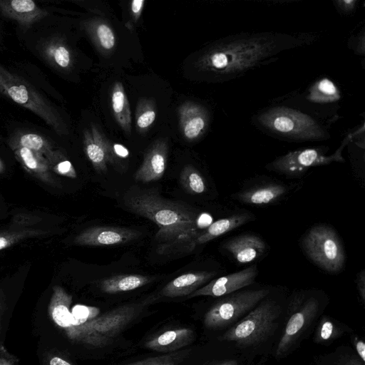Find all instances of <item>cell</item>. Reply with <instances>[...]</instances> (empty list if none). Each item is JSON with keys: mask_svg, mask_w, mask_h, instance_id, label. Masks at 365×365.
I'll list each match as a JSON object with an SVG mask.
<instances>
[{"mask_svg": "<svg viewBox=\"0 0 365 365\" xmlns=\"http://www.w3.org/2000/svg\"><path fill=\"white\" fill-rule=\"evenodd\" d=\"M132 213L153 221L158 227L157 252L170 255L190 252L202 230L198 212L188 205L167 200L152 190H130L123 196Z\"/></svg>", "mask_w": 365, "mask_h": 365, "instance_id": "cell-1", "label": "cell"}, {"mask_svg": "<svg viewBox=\"0 0 365 365\" xmlns=\"http://www.w3.org/2000/svg\"><path fill=\"white\" fill-rule=\"evenodd\" d=\"M297 38L273 33L246 34L223 39L199 58L197 68L225 78H234L290 47Z\"/></svg>", "mask_w": 365, "mask_h": 365, "instance_id": "cell-2", "label": "cell"}, {"mask_svg": "<svg viewBox=\"0 0 365 365\" xmlns=\"http://www.w3.org/2000/svg\"><path fill=\"white\" fill-rule=\"evenodd\" d=\"M149 300L125 304L100 314L76 327L68 339L92 347H103L138 317Z\"/></svg>", "mask_w": 365, "mask_h": 365, "instance_id": "cell-3", "label": "cell"}, {"mask_svg": "<svg viewBox=\"0 0 365 365\" xmlns=\"http://www.w3.org/2000/svg\"><path fill=\"white\" fill-rule=\"evenodd\" d=\"M0 93L38 115L58 134H68L66 123L52 104L24 78L1 64Z\"/></svg>", "mask_w": 365, "mask_h": 365, "instance_id": "cell-4", "label": "cell"}, {"mask_svg": "<svg viewBox=\"0 0 365 365\" xmlns=\"http://www.w3.org/2000/svg\"><path fill=\"white\" fill-rule=\"evenodd\" d=\"M257 121L266 130L293 140H319L327 136L324 127L311 115L285 106L263 111Z\"/></svg>", "mask_w": 365, "mask_h": 365, "instance_id": "cell-5", "label": "cell"}, {"mask_svg": "<svg viewBox=\"0 0 365 365\" xmlns=\"http://www.w3.org/2000/svg\"><path fill=\"white\" fill-rule=\"evenodd\" d=\"M279 314V307L274 302L263 301L230 328L221 339L234 341L240 346L257 345L265 340L275 328Z\"/></svg>", "mask_w": 365, "mask_h": 365, "instance_id": "cell-6", "label": "cell"}, {"mask_svg": "<svg viewBox=\"0 0 365 365\" xmlns=\"http://www.w3.org/2000/svg\"><path fill=\"white\" fill-rule=\"evenodd\" d=\"M303 245L308 257L324 270L336 273L341 269L345 254L341 242L330 227L319 225L306 234Z\"/></svg>", "mask_w": 365, "mask_h": 365, "instance_id": "cell-7", "label": "cell"}, {"mask_svg": "<svg viewBox=\"0 0 365 365\" xmlns=\"http://www.w3.org/2000/svg\"><path fill=\"white\" fill-rule=\"evenodd\" d=\"M268 289L235 292L214 304L206 312L204 324L209 329L225 327L252 310L268 294Z\"/></svg>", "mask_w": 365, "mask_h": 365, "instance_id": "cell-8", "label": "cell"}, {"mask_svg": "<svg viewBox=\"0 0 365 365\" xmlns=\"http://www.w3.org/2000/svg\"><path fill=\"white\" fill-rule=\"evenodd\" d=\"M350 140V136L346 138L337 150L330 155H325L319 148L297 150L277 158L267 165V168L284 175H297L312 167L344 162L342 150Z\"/></svg>", "mask_w": 365, "mask_h": 365, "instance_id": "cell-9", "label": "cell"}, {"mask_svg": "<svg viewBox=\"0 0 365 365\" xmlns=\"http://www.w3.org/2000/svg\"><path fill=\"white\" fill-rule=\"evenodd\" d=\"M319 311V302L314 297L299 304L290 316L278 344L276 357L284 356L312 323Z\"/></svg>", "mask_w": 365, "mask_h": 365, "instance_id": "cell-10", "label": "cell"}, {"mask_svg": "<svg viewBox=\"0 0 365 365\" xmlns=\"http://www.w3.org/2000/svg\"><path fill=\"white\" fill-rule=\"evenodd\" d=\"M138 230L120 227L94 226L86 229L74 239V244L82 246H109L130 242L138 239Z\"/></svg>", "mask_w": 365, "mask_h": 365, "instance_id": "cell-11", "label": "cell"}, {"mask_svg": "<svg viewBox=\"0 0 365 365\" xmlns=\"http://www.w3.org/2000/svg\"><path fill=\"white\" fill-rule=\"evenodd\" d=\"M257 274V267L254 264L239 272L215 279L187 297L188 298L199 296L217 297L227 295L252 284Z\"/></svg>", "mask_w": 365, "mask_h": 365, "instance_id": "cell-12", "label": "cell"}, {"mask_svg": "<svg viewBox=\"0 0 365 365\" xmlns=\"http://www.w3.org/2000/svg\"><path fill=\"white\" fill-rule=\"evenodd\" d=\"M83 143L85 154L97 173H105L108 164L115 163L111 142L95 125L84 130Z\"/></svg>", "mask_w": 365, "mask_h": 365, "instance_id": "cell-13", "label": "cell"}, {"mask_svg": "<svg viewBox=\"0 0 365 365\" xmlns=\"http://www.w3.org/2000/svg\"><path fill=\"white\" fill-rule=\"evenodd\" d=\"M168 155V143L154 142L146 150L143 163L134 175L136 181L150 182L160 179L165 171Z\"/></svg>", "mask_w": 365, "mask_h": 365, "instance_id": "cell-14", "label": "cell"}, {"mask_svg": "<svg viewBox=\"0 0 365 365\" xmlns=\"http://www.w3.org/2000/svg\"><path fill=\"white\" fill-rule=\"evenodd\" d=\"M195 338L190 327H179L158 331L143 343L145 349L157 352L170 353L181 350L190 344Z\"/></svg>", "mask_w": 365, "mask_h": 365, "instance_id": "cell-15", "label": "cell"}, {"mask_svg": "<svg viewBox=\"0 0 365 365\" xmlns=\"http://www.w3.org/2000/svg\"><path fill=\"white\" fill-rule=\"evenodd\" d=\"M178 113L180 128L185 139L192 141L205 133L209 123V114L205 107L186 101L180 106Z\"/></svg>", "mask_w": 365, "mask_h": 365, "instance_id": "cell-16", "label": "cell"}, {"mask_svg": "<svg viewBox=\"0 0 365 365\" xmlns=\"http://www.w3.org/2000/svg\"><path fill=\"white\" fill-rule=\"evenodd\" d=\"M0 11L5 17L16 21L24 29L48 15L32 0H0Z\"/></svg>", "mask_w": 365, "mask_h": 365, "instance_id": "cell-17", "label": "cell"}, {"mask_svg": "<svg viewBox=\"0 0 365 365\" xmlns=\"http://www.w3.org/2000/svg\"><path fill=\"white\" fill-rule=\"evenodd\" d=\"M224 248L240 264H247L263 255L266 250L264 241L256 235H244L227 241Z\"/></svg>", "mask_w": 365, "mask_h": 365, "instance_id": "cell-18", "label": "cell"}, {"mask_svg": "<svg viewBox=\"0 0 365 365\" xmlns=\"http://www.w3.org/2000/svg\"><path fill=\"white\" fill-rule=\"evenodd\" d=\"M215 275L212 272H197L183 274L170 282L162 289L161 295L166 297L189 296L200 288Z\"/></svg>", "mask_w": 365, "mask_h": 365, "instance_id": "cell-19", "label": "cell"}, {"mask_svg": "<svg viewBox=\"0 0 365 365\" xmlns=\"http://www.w3.org/2000/svg\"><path fill=\"white\" fill-rule=\"evenodd\" d=\"M39 51L46 61L56 69L68 71L73 65L72 51L59 37H51L42 41Z\"/></svg>", "mask_w": 365, "mask_h": 365, "instance_id": "cell-20", "label": "cell"}, {"mask_svg": "<svg viewBox=\"0 0 365 365\" xmlns=\"http://www.w3.org/2000/svg\"><path fill=\"white\" fill-rule=\"evenodd\" d=\"M11 150L27 173L44 182L55 183L47 160L42 154L25 148H14Z\"/></svg>", "mask_w": 365, "mask_h": 365, "instance_id": "cell-21", "label": "cell"}, {"mask_svg": "<svg viewBox=\"0 0 365 365\" xmlns=\"http://www.w3.org/2000/svg\"><path fill=\"white\" fill-rule=\"evenodd\" d=\"M286 192L287 188L283 185L271 183L240 192L235 197L243 203L263 205L278 200Z\"/></svg>", "mask_w": 365, "mask_h": 365, "instance_id": "cell-22", "label": "cell"}, {"mask_svg": "<svg viewBox=\"0 0 365 365\" xmlns=\"http://www.w3.org/2000/svg\"><path fill=\"white\" fill-rule=\"evenodd\" d=\"M251 218L252 215L248 213H238L212 222L196 238L195 247L206 243L246 224L251 220Z\"/></svg>", "mask_w": 365, "mask_h": 365, "instance_id": "cell-23", "label": "cell"}, {"mask_svg": "<svg viewBox=\"0 0 365 365\" xmlns=\"http://www.w3.org/2000/svg\"><path fill=\"white\" fill-rule=\"evenodd\" d=\"M153 277L142 274H118L103 279L100 283L101 290L106 294H117L136 289L153 280Z\"/></svg>", "mask_w": 365, "mask_h": 365, "instance_id": "cell-24", "label": "cell"}, {"mask_svg": "<svg viewBox=\"0 0 365 365\" xmlns=\"http://www.w3.org/2000/svg\"><path fill=\"white\" fill-rule=\"evenodd\" d=\"M110 101L113 115L117 123L127 135H130L132 123L131 111L124 86L120 82L118 81L113 84Z\"/></svg>", "mask_w": 365, "mask_h": 365, "instance_id": "cell-25", "label": "cell"}, {"mask_svg": "<svg viewBox=\"0 0 365 365\" xmlns=\"http://www.w3.org/2000/svg\"><path fill=\"white\" fill-rule=\"evenodd\" d=\"M9 145L14 148H25L42 154L45 158L53 150L47 138L36 133L19 131L9 140Z\"/></svg>", "mask_w": 365, "mask_h": 365, "instance_id": "cell-26", "label": "cell"}, {"mask_svg": "<svg viewBox=\"0 0 365 365\" xmlns=\"http://www.w3.org/2000/svg\"><path fill=\"white\" fill-rule=\"evenodd\" d=\"M86 29L98 48L105 53L110 52L115 46V35L108 24L101 20L90 21Z\"/></svg>", "mask_w": 365, "mask_h": 365, "instance_id": "cell-27", "label": "cell"}, {"mask_svg": "<svg viewBox=\"0 0 365 365\" xmlns=\"http://www.w3.org/2000/svg\"><path fill=\"white\" fill-rule=\"evenodd\" d=\"M340 97L336 85L328 78H323L316 82L309 90L308 98L315 103H330Z\"/></svg>", "mask_w": 365, "mask_h": 365, "instance_id": "cell-28", "label": "cell"}, {"mask_svg": "<svg viewBox=\"0 0 365 365\" xmlns=\"http://www.w3.org/2000/svg\"><path fill=\"white\" fill-rule=\"evenodd\" d=\"M180 181L184 190L192 195L202 194L207 190L203 176L191 165L183 168L180 173Z\"/></svg>", "mask_w": 365, "mask_h": 365, "instance_id": "cell-29", "label": "cell"}, {"mask_svg": "<svg viewBox=\"0 0 365 365\" xmlns=\"http://www.w3.org/2000/svg\"><path fill=\"white\" fill-rule=\"evenodd\" d=\"M157 110L155 103L143 98L138 103L135 111V126L139 133H145L155 120Z\"/></svg>", "mask_w": 365, "mask_h": 365, "instance_id": "cell-30", "label": "cell"}, {"mask_svg": "<svg viewBox=\"0 0 365 365\" xmlns=\"http://www.w3.org/2000/svg\"><path fill=\"white\" fill-rule=\"evenodd\" d=\"M190 352L191 349H184L173 352L163 353V354L149 357L123 365H180L188 357Z\"/></svg>", "mask_w": 365, "mask_h": 365, "instance_id": "cell-31", "label": "cell"}, {"mask_svg": "<svg viewBox=\"0 0 365 365\" xmlns=\"http://www.w3.org/2000/svg\"><path fill=\"white\" fill-rule=\"evenodd\" d=\"M51 171L70 178H76V170L66 155L58 150H53L46 157Z\"/></svg>", "mask_w": 365, "mask_h": 365, "instance_id": "cell-32", "label": "cell"}, {"mask_svg": "<svg viewBox=\"0 0 365 365\" xmlns=\"http://www.w3.org/2000/svg\"><path fill=\"white\" fill-rule=\"evenodd\" d=\"M343 330L327 317L324 316L316 329L314 341L319 344L331 342L342 334Z\"/></svg>", "mask_w": 365, "mask_h": 365, "instance_id": "cell-33", "label": "cell"}, {"mask_svg": "<svg viewBox=\"0 0 365 365\" xmlns=\"http://www.w3.org/2000/svg\"><path fill=\"white\" fill-rule=\"evenodd\" d=\"M71 327L66 333L68 338L73 330L86 323L88 320L99 315L100 309L95 307H90L81 304L75 305L71 310Z\"/></svg>", "mask_w": 365, "mask_h": 365, "instance_id": "cell-34", "label": "cell"}, {"mask_svg": "<svg viewBox=\"0 0 365 365\" xmlns=\"http://www.w3.org/2000/svg\"><path fill=\"white\" fill-rule=\"evenodd\" d=\"M41 233L39 230H32L0 233V250L12 246L24 238L39 235Z\"/></svg>", "mask_w": 365, "mask_h": 365, "instance_id": "cell-35", "label": "cell"}, {"mask_svg": "<svg viewBox=\"0 0 365 365\" xmlns=\"http://www.w3.org/2000/svg\"><path fill=\"white\" fill-rule=\"evenodd\" d=\"M40 218L29 214H18L12 219L14 227H23L35 224L40 221Z\"/></svg>", "mask_w": 365, "mask_h": 365, "instance_id": "cell-36", "label": "cell"}, {"mask_svg": "<svg viewBox=\"0 0 365 365\" xmlns=\"http://www.w3.org/2000/svg\"><path fill=\"white\" fill-rule=\"evenodd\" d=\"M111 149L115 163L118 158H127L129 156V150L121 144L111 143Z\"/></svg>", "mask_w": 365, "mask_h": 365, "instance_id": "cell-37", "label": "cell"}, {"mask_svg": "<svg viewBox=\"0 0 365 365\" xmlns=\"http://www.w3.org/2000/svg\"><path fill=\"white\" fill-rule=\"evenodd\" d=\"M145 1L144 0H133L130 4V11L133 16V18L137 21L142 13L143 9L144 7Z\"/></svg>", "mask_w": 365, "mask_h": 365, "instance_id": "cell-38", "label": "cell"}, {"mask_svg": "<svg viewBox=\"0 0 365 365\" xmlns=\"http://www.w3.org/2000/svg\"><path fill=\"white\" fill-rule=\"evenodd\" d=\"M357 289L359 292V297L364 304L365 302V274L364 271L362 270L359 276L357 277L356 280Z\"/></svg>", "mask_w": 365, "mask_h": 365, "instance_id": "cell-39", "label": "cell"}, {"mask_svg": "<svg viewBox=\"0 0 365 365\" xmlns=\"http://www.w3.org/2000/svg\"><path fill=\"white\" fill-rule=\"evenodd\" d=\"M356 1H337L336 4L339 9L344 13L353 11L356 7Z\"/></svg>", "mask_w": 365, "mask_h": 365, "instance_id": "cell-40", "label": "cell"}, {"mask_svg": "<svg viewBox=\"0 0 365 365\" xmlns=\"http://www.w3.org/2000/svg\"><path fill=\"white\" fill-rule=\"evenodd\" d=\"M354 344L356 351L360 358V359L364 363L365 361V343L363 340L355 338Z\"/></svg>", "mask_w": 365, "mask_h": 365, "instance_id": "cell-41", "label": "cell"}, {"mask_svg": "<svg viewBox=\"0 0 365 365\" xmlns=\"http://www.w3.org/2000/svg\"><path fill=\"white\" fill-rule=\"evenodd\" d=\"M47 365H73L67 359L59 356H53L49 358Z\"/></svg>", "mask_w": 365, "mask_h": 365, "instance_id": "cell-42", "label": "cell"}, {"mask_svg": "<svg viewBox=\"0 0 365 365\" xmlns=\"http://www.w3.org/2000/svg\"><path fill=\"white\" fill-rule=\"evenodd\" d=\"M343 365H364V363L355 357L354 359L346 361Z\"/></svg>", "mask_w": 365, "mask_h": 365, "instance_id": "cell-43", "label": "cell"}, {"mask_svg": "<svg viewBox=\"0 0 365 365\" xmlns=\"http://www.w3.org/2000/svg\"><path fill=\"white\" fill-rule=\"evenodd\" d=\"M213 365H237V364L235 361H223V362H220L218 364H215Z\"/></svg>", "mask_w": 365, "mask_h": 365, "instance_id": "cell-44", "label": "cell"}, {"mask_svg": "<svg viewBox=\"0 0 365 365\" xmlns=\"http://www.w3.org/2000/svg\"><path fill=\"white\" fill-rule=\"evenodd\" d=\"M4 309V301L1 298V297L0 296V317L3 313Z\"/></svg>", "mask_w": 365, "mask_h": 365, "instance_id": "cell-45", "label": "cell"}, {"mask_svg": "<svg viewBox=\"0 0 365 365\" xmlns=\"http://www.w3.org/2000/svg\"><path fill=\"white\" fill-rule=\"evenodd\" d=\"M0 332H1V327H0ZM6 351L4 349V346L0 344V354H6Z\"/></svg>", "mask_w": 365, "mask_h": 365, "instance_id": "cell-46", "label": "cell"}, {"mask_svg": "<svg viewBox=\"0 0 365 365\" xmlns=\"http://www.w3.org/2000/svg\"><path fill=\"white\" fill-rule=\"evenodd\" d=\"M4 170V165L2 160L0 159V173H2Z\"/></svg>", "mask_w": 365, "mask_h": 365, "instance_id": "cell-47", "label": "cell"}, {"mask_svg": "<svg viewBox=\"0 0 365 365\" xmlns=\"http://www.w3.org/2000/svg\"><path fill=\"white\" fill-rule=\"evenodd\" d=\"M0 40H1V35H0Z\"/></svg>", "mask_w": 365, "mask_h": 365, "instance_id": "cell-48", "label": "cell"}]
</instances>
